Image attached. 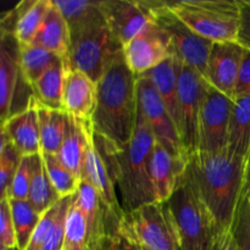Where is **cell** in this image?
Returning a JSON list of instances; mask_svg holds the SVG:
<instances>
[{
    "label": "cell",
    "instance_id": "1",
    "mask_svg": "<svg viewBox=\"0 0 250 250\" xmlns=\"http://www.w3.org/2000/svg\"><path fill=\"white\" fill-rule=\"evenodd\" d=\"M246 160L220 153L195 151L188 156L186 177L209 211L217 236L231 231L234 211L241 198Z\"/></svg>",
    "mask_w": 250,
    "mask_h": 250
},
{
    "label": "cell",
    "instance_id": "2",
    "mask_svg": "<svg viewBox=\"0 0 250 250\" xmlns=\"http://www.w3.org/2000/svg\"><path fill=\"white\" fill-rule=\"evenodd\" d=\"M137 76L120 51L98 82V100L92 126L120 149L131 142L138 114Z\"/></svg>",
    "mask_w": 250,
    "mask_h": 250
},
{
    "label": "cell",
    "instance_id": "3",
    "mask_svg": "<svg viewBox=\"0 0 250 250\" xmlns=\"http://www.w3.org/2000/svg\"><path fill=\"white\" fill-rule=\"evenodd\" d=\"M155 138L146 116L138 106L136 128L131 142L119 149L117 197L124 211L131 212L156 202L150 178V159Z\"/></svg>",
    "mask_w": 250,
    "mask_h": 250
},
{
    "label": "cell",
    "instance_id": "4",
    "mask_svg": "<svg viewBox=\"0 0 250 250\" xmlns=\"http://www.w3.org/2000/svg\"><path fill=\"white\" fill-rule=\"evenodd\" d=\"M171 11L194 33L212 43L238 42L241 28L239 0L167 1Z\"/></svg>",
    "mask_w": 250,
    "mask_h": 250
},
{
    "label": "cell",
    "instance_id": "5",
    "mask_svg": "<svg viewBox=\"0 0 250 250\" xmlns=\"http://www.w3.org/2000/svg\"><path fill=\"white\" fill-rule=\"evenodd\" d=\"M177 229L181 250H212L217 238L214 221L185 175L166 202Z\"/></svg>",
    "mask_w": 250,
    "mask_h": 250
},
{
    "label": "cell",
    "instance_id": "6",
    "mask_svg": "<svg viewBox=\"0 0 250 250\" xmlns=\"http://www.w3.org/2000/svg\"><path fill=\"white\" fill-rule=\"evenodd\" d=\"M70 34L71 54L68 67L82 71L98 83L112 59L124 50V46L111 33L106 20L95 22Z\"/></svg>",
    "mask_w": 250,
    "mask_h": 250
},
{
    "label": "cell",
    "instance_id": "7",
    "mask_svg": "<svg viewBox=\"0 0 250 250\" xmlns=\"http://www.w3.org/2000/svg\"><path fill=\"white\" fill-rule=\"evenodd\" d=\"M120 226L149 250H181L175 221L166 202H154L126 212Z\"/></svg>",
    "mask_w": 250,
    "mask_h": 250
},
{
    "label": "cell",
    "instance_id": "8",
    "mask_svg": "<svg viewBox=\"0 0 250 250\" xmlns=\"http://www.w3.org/2000/svg\"><path fill=\"white\" fill-rule=\"evenodd\" d=\"M151 20L168 34L173 53L205 78L212 42L202 38L181 21L168 7L167 0H139Z\"/></svg>",
    "mask_w": 250,
    "mask_h": 250
},
{
    "label": "cell",
    "instance_id": "9",
    "mask_svg": "<svg viewBox=\"0 0 250 250\" xmlns=\"http://www.w3.org/2000/svg\"><path fill=\"white\" fill-rule=\"evenodd\" d=\"M119 146L93 129V136L83 163L82 180L92 183L110 211L122 219L124 211L117 197L119 178Z\"/></svg>",
    "mask_w": 250,
    "mask_h": 250
},
{
    "label": "cell",
    "instance_id": "10",
    "mask_svg": "<svg viewBox=\"0 0 250 250\" xmlns=\"http://www.w3.org/2000/svg\"><path fill=\"white\" fill-rule=\"evenodd\" d=\"M209 87V83L198 71L188 66L182 60L180 61L178 98H180L181 119H182L181 138L188 156L198 151L199 116Z\"/></svg>",
    "mask_w": 250,
    "mask_h": 250
},
{
    "label": "cell",
    "instance_id": "11",
    "mask_svg": "<svg viewBox=\"0 0 250 250\" xmlns=\"http://www.w3.org/2000/svg\"><path fill=\"white\" fill-rule=\"evenodd\" d=\"M137 80L138 106L150 126L155 142L168 153L188 159V153L183 146L180 132L166 110L158 90L149 78L139 76Z\"/></svg>",
    "mask_w": 250,
    "mask_h": 250
},
{
    "label": "cell",
    "instance_id": "12",
    "mask_svg": "<svg viewBox=\"0 0 250 250\" xmlns=\"http://www.w3.org/2000/svg\"><path fill=\"white\" fill-rule=\"evenodd\" d=\"M232 105L233 99L210 85L199 116L198 151L220 153L227 149Z\"/></svg>",
    "mask_w": 250,
    "mask_h": 250
},
{
    "label": "cell",
    "instance_id": "13",
    "mask_svg": "<svg viewBox=\"0 0 250 250\" xmlns=\"http://www.w3.org/2000/svg\"><path fill=\"white\" fill-rule=\"evenodd\" d=\"M173 54L168 34L155 22L124 46L126 63L132 72L146 75Z\"/></svg>",
    "mask_w": 250,
    "mask_h": 250
},
{
    "label": "cell",
    "instance_id": "14",
    "mask_svg": "<svg viewBox=\"0 0 250 250\" xmlns=\"http://www.w3.org/2000/svg\"><path fill=\"white\" fill-rule=\"evenodd\" d=\"M247 51L238 42L212 43L205 75L209 85L233 99Z\"/></svg>",
    "mask_w": 250,
    "mask_h": 250
},
{
    "label": "cell",
    "instance_id": "15",
    "mask_svg": "<svg viewBox=\"0 0 250 250\" xmlns=\"http://www.w3.org/2000/svg\"><path fill=\"white\" fill-rule=\"evenodd\" d=\"M27 83L20 67V44L11 32H1L0 39V117L4 124L16 114L20 85ZM28 84V83H27Z\"/></svg>",
    "mask_w": 250,
    "mask_h": 250
},
{
    "label": "cell",
    "instance_id": "16",
    "mask_svg": "<svg viewBox=\"0 0 250 250\" xmlns=\"http://www.w3.org/2000/svg\"><path fill=\"white\" fill-rule=\"evenodd\" d=\"M103 12L110 31L122 46L146 31L153 22L139 1L103 0Z\"/></svg>",
    "mask_w": 250,
    "mask_h": 250
},
{
    "label": "cell",
    "instance_id": "17",
    "mask_svg": "<svg viewBox=\"0 0 250 250\" xmlns=\"http://www.w3.org/2000/svg\"><path fill=\"white\" fill-rule=\"evenodd\" d=\"M98 100V83L82 71L67 67L63 87V110L71 116L92 122Z\"/></svg>",
    "mask_w": 250,
    "mask_h": 250
},
{
    "label": "cell",
    "instance_id": "18",
    "mask_svg": "<svg viewBox=\"0 0 250 250\" xmlns=\"http://www.w3.org/2000/svg\"><path fill=\"white\" fill-rule=\"evenodd\" d=\"M187 158L168 153L155 142L150 159V178L155 200L167 202L187 168Z\"/></svg>",
    "mask_w": 250,
    "mask_h": 250
},
{
    "label": "cell",
    "instance_id": "19",
    "mask_svg": "<svg viewBox=\"0 0 250 250\" xmlns=\"http://www.w3.org/2000/svg\"><path fill=\"white\" fill-rule=\"evenodd\" d=\"M1 132L6 134L22 156L41 154V133L36 98L33 97L31 104L23 111L12 115L1 124Z\"/></svg>",
    "mask_w": 250,
    "mask_h": 250
},
{
    "label": "cell",
    "instance_id": "20",
    "mask_svg": "<svg viewBox=\"0 0 250 250\" xmlns=\"http://www.w3.org/2000/svg\"><path fill=\"white\" fill-rule=\"evenodd\" d=\"M180 58L175 53L168 56L164 62L156 66L144 77L149 78L158 90L166 110L172 117L178 132H182V119H181L180 98H178V70H180ZM139 77V76H138ZM182 139V138H181Z\"/></svg>",
    "mask_w": 250,
    "mask_h": 250
},
{
    "label": "cell",
    "instance_id": "21",
    "mask_svg": "<svg viewBox=\"0 0 250 250\" xmlns=\"http://www.w3.org/2000/svg\"><path fill=\"white\" fill-rule=\"evenodd\" d=\"M93 136L92 122H85L68 115L67 129L61 148L56 154L61 163L82 181L83 163Z\"/></svg>",
    "mask_w": 250,
    "mask_h": 250
},
{
    "label": "cell",
    "instance_id": "22",
    "mask_svg": "<svg viewBox=\"0 0 250 250\" xmlns=\"http://www.w3.org/2000/svg\"><path fill=\"white\" fill-rule=\"evenodd\" d=\"M32 44L39 45L55 54L66 65H70L71 34L67 22L60 10L53 2L45 20L42 23L38 33L34 37Z\"/></svg>",
    "mask_w": 250,
    "mask_h": 250
},
{
    "label": "cell",
    "instance_id": "23",
    "mask_svg": "<svg viewBox=\"0 0 250 250\" xmlns=\"http://www.w3.org/2000/svg\"><path fill=\"white\" fill-rule=\"evenodd\" d=\"M250 149V93L233 98L229 119L227 151L246 160Z\"/></svg>",
    "mask_w": 250,
    "mask_h": 250
},
{
    "label": "cell",
    "instance_id": "24",
    "mask_svg": "<svg viewBox=\"0 0 250 250\" xmlns=\"http://www.w3.org/2000/svg\"><path fill=\"white\" fill-rule=\"evenodd\" d=\"M54 0H24L16 5L15 37L20 45L32 44Z\"/></svg>",
    "mask_w": 250,
    "mask_h": 250
},
{
    "label": "cell",
    "instance_id": "25",
    "mask_svg": "<svg viewBox=\"0 0 250 250\" xmlns=\"http://www.w3.org/2000/svg\"><path fill=\"white\" fill-rule=\"evenodd\" d=\"M67 67L62 60H59L32 84V92L39 105L48 109L63 110V87Z\"/></svg>",
    "mask_w": 250,
    "mask_h": 250
},
{
    "label": "cell",
    "instance_id": "26",
    "mask_svg": "<svg viewBox=\"0 0 250 250\" xmlns=\"http://www.w3.org/2000/svg\"><path fill=\"white\" fill-rule=\"evenodd\" d=\"M37 111L39 119L42 153L58 154L67 129L68 114L65 110L48 109L38 103Z\"/></svg>",
    "mask_w": 250,
    "mask_h": 250
},
{
    "label": "cell",
    "instance_id": "27",
    "mask_svg": "<svg viewBox=\"0 0 250 250\" xmlns=\"http://www.w3.org/2000/svg\"><path fill=\"white\" fill-rule=\"evenodd\" d=\"M60 199L46 172L42 153L36 154L33 155V175L27 200L39 215H43Z\"/></svg>",
    "mask_w": 250,
    "mask_h": 250
},
{
    "label": "cell",
    "instance_id": "28",
    "mask_svg": "<svg viewBox=\"0 0 250 250\" xmlns=\"http://www.w3.org/2000/svg\"><path fill=\"white\" fill-rule=\"evenodd\" d=\"M67 22L70 33L105 20L103 0H54Z\"/></svg>",
    "mask_w": 250,
    "mask_h": 250
},
{
    "label": "cell",
    "instance_id": "29",
    "mask_svg": "<svg viewBox=\"0 0 250 250\" xmlns=\"http://www.w3.org/2000/svg\"><path fill=\"white\" fill-rule=\"evenodd\" d=\"M59 60L61 59L55 54L39 45H20V67L24 81L31 88Z\"/></svg>",
    "mask_w": 250,
    "mask_h": 250
},
{
    "label": "cell",
    "instance_id": "30",
    "mask_svg": "<svg viewBox=\"0 0 250 250\" xmlns=\"http://www.w3.org/2000/svg\"><path fill=\"white\" fill-rule=\"evenodd\" d=\"M76 193L66 215L65 243L62 250H90L87 220L78 205Z\"/></svg>",
    "mask_w": 250,
    "mask_h": 250
},
{
    "label": "cell",
    "instance_id": "31",
    "mask_svg": "<svg viewBox=\"0 0 250 250\" xmlns=\"http://www.w3.org/2000/svg\"><path fill=\"white\" fill-rule=\"evenodd\" d=\"M10 205L16 232L17 250H26L42 215L33 209L28 200L10 199Z\"/></svg>",
    "mask_w": 250,
    "mask_h": 250
},
{
    "label": "cell",
    "instance_id": "32",
    "mask_svg": "<svg viewBox=\"0 0 250 250\" xmlns=\"http://www.w3.org/2000/svg\"><path fill=\"white\" fill-rule=\"evenodd\" d=\"M42 156H43L44 165H45L49 178L60 198H66L75 194L80 187V178L76 177L75 173L71 172L61 163L56 154L42 153Z\"/></svg>",
    "mask_w": 250,
    "mask_h": 250
},
{
    "label": "cell",
    "instance_id": "33",
    "mask_svg": "<svg viewBox=\"0 0 250 250\" xmlns=\"http://www.w3.org/2000/svg\"><path fill=\"white\" fill-rule=\"evenodd\" d=\"M21 155L16 146L10 142L7 136L1 132V146H0V199L7 198L10 186L19 167Z\"/></svg>",
    "mask_w": 250,
    "mask_h": 250
},
{
    "label": "cell",
    "instance_id": "34",
    "mask_svg": "<svg viewBox=\"0 0 250 250\" xmlns=\"http://www.w3.org/2000/svg\"><path fill=\"white\" fill-rule=\"evenodd\" d=\"M231 233L238 250H250V198L242 197L237 204Z\"/></svg>",
    "mask_w": 250,
    "mask_h": 250
},
{
    "label": "cell",
    "instance_id": "35",
    "mask_svg": "<svg viewBox=\"0 0 250 250\" xmlns=\"http://www.w3.org/2000/svg\"><path fill=\"white\" fill-rule=\"evenodd\" d=\"M32 175H33V155L23 156L10 186L7 198L16 200L28 199Z\"/></svg>",
    "mask_w": 250,
    "mask_h": 250
},
{
    "label": "cell",
    "instance_id": "36",
    "mask_svg": "<svg viewBox=\"0 0 250 250\" xmlns=\"http://www.w3.org/2000/svg\"><path fill=\"white\" fill-rule=\"evenodd\" d=\"M73 195L70 197L61 198L59 202V211L55 217L53 226H51L50 232L46 237L45 242L42 250H62L63 243H65V221L66 215H67L68 209L72 203Z\"/></svg>",
    "mask_w": 250,
    "mask_h": 250
},
{
    "label": "cell",
    "instance_id": "37",
    "mask_svg": "<svg viewBox=\"0 0 250 250\" xmlns=\"http://www.w3.org/2000/svg\"><path fill=\"white\" fill-rule=\"evenodd\" d=\"M9 248H17V241L10 199L4 198L0 199V250Z\"/></svg>",
    "mask_w": 250,
    "mask_h": 250
},
{
    "label": "cell",
    "instance_id": "38",
    "mask_svg": "<svg viewBox=\"0 0 250 250\" xmlns=\"http://www.w3.org/2000/svg\"><path fill=\"white\" fill-rule=\"evenodd\" d=\"M59 202L53 208H50L48 211L42 215L26 250H42V248H43L44 242H45L46 237H48L49 232L51 229V226H53L54 221H55L56 215H58Z\"/></svg>",
    "mask_w": 250,
    "mask_h": 250
},
{
    "label": "cell",
    "instance_id": "39",
    "mask_svg": "<svg viewBox=\"0 0 250 250\" xmlns=\"http://www.w3.org/2000/svg\"><path fill=\"white\" fill-rule=\"evenodd\" d=\"M241 7V28L238 43L250 51V0H239Z\"/></svg>",
    "mask_w": 250,
    "mask_h": 250
},
{
    "label": "cell",
    "instance_id": "40",
    "mask_svg": "<svg viewBox=\"0 0 250 250\" xmlns=\"http://www.w3.org/2000/svg\"><path fill=\"white\" fill-rule=\"evenodd\" d=\"M244 93H250V51L248 50L242 65L241 73H239L238 83H237L234 97Z\"/></svg>",
    "mask_w": 250,
    "mask_h": 250
},
{
    "label": "cell",
    "instance_id": "41",
    "mask_svg": "<svg viewBox=\"0 0 250 250\" xmlns=\"http://www.w3.org/2000/svg\"><path fill=\"white\" fill-rule=\"evenodd\" d=\"M116 239L117 250H142L141 246L121 226H119V229H117Z\"/></svg>",
    "mask_w": 250,
    "mask_h": 250
},
{
    "label": "cell",
    "instance_id": "42",
    "mask_svg": "<svg viewBox=\"0 0 250 250\" xmlns=\"http://www.w3.org/2000/svg\"><path fill=\"white\" fill-rule=\"evenodd\" d=\"M212 250H238L231 231L225 232V233L217 236Z\"/></svg>",
    "mask_w": 250,
    "mask_h": 250
},
{
    "label": "cell",
    "instance_id": "43",
    "mask_svg": "<svg viewBox=\"0 0 250 250\" xmlns=\"http://www.w3.org/2000/svg\"><path fill=\"white\" fill-rule=\"evenodd\" d=\"M242 197H249L250 198V149L248 156L246 159V170H244V182L243 188H242Z\"/></svg>",
    "mask_w": 250,
    "mask_h": 250
},
{
    "label": "cell",
    "instance_id": "44",
    "mask_svg": "<svg viewBox=\"0 0 250 250\" xmlns=\"http://www.w3.org/2000/svg\"><path fill=\"white\" fill-rule=\"evenodd\" d=\"M116 233L112 234V236H110V237H107L106 239H104V241L102 242V244L98 247L97 250H117Z\"/></svg>",
    "mask_w": 250,
    "mask_h": 250
},
{
    "label": "cell",
    "instance_id": "45",
    "mask_svg": "<svg viewBox=\"0 0 250 250\" xmlns=\"http://www.w3.org/2000/svg\"><path fill=\"white\" fill-rule=\"evenodd\" d=\"M5 250H17V248H9V249H5Z\"/></svg>",
    "mask_w": 250,
    "mask_h": 250
},
{
    "label": "cell",
    "instance_id": "46",
    "mask_svg": "<svg viewBox=\"0 0 250 250\" xmlns=\"http://www.w3.org/2000/svg\"><path fill=\"white\" fill-rule=\"evenodd\" d=\"M141 248H142V247H141ZM142 250H149V249H146V248H142Z\"/></svg>",
    "mask_w": 250,
    "mask_h": 250
}]
</instances>
